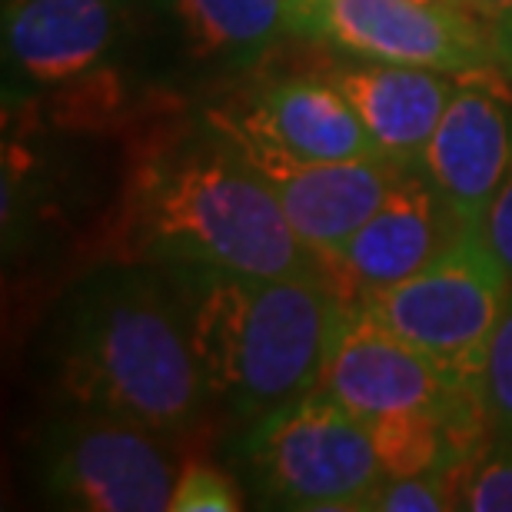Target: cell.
<instances>
[{"label": "cell", "instance_id": "cell-1", "mask_svg": "<svg viewBox=\"0 0 512 512\" xmlns=\"http://www.w3.org/2000/svg\"><path fill=\"white\" fill-rule=\"evenodd\" d=\"M170 286L210 396L260 419L320 389L350 300L330 276H247L173 266Z\"/></svg>", "mask_w": 512, "mask_h": 512}, {"label": "cell", "instance_id": "cell-2", "mask_svg": "<svg viewBox=\"0 0 512 512\" xmlns=\"http://www.w3.org/2000/svg\"><path fill=\"white\" fill-rule=\"evenodd\" d=\"M57 376L74 406L163 436L193 429L213 399L170 280L140 270L100 276L74 296Z\"/></svg>", "mask_w": 512, "mask_h": 512}, {"label": "cell", "instance_id": "cell-3", "mask_svg": "<svg viewBox=\"0 0 512 512\" xmlns=\"http://www.w3.org/2000/svg\"><path fill=\"white\" fill-rule=\"evenodd\" d=\"M140 250L173 266H210L247 276H320V256L296 237L276 193L217 133L143 180Z\"/></svg>", "mask_w": 512, "mask_h": 512}, {"label": "cell", "instance_id": "cell-4", "mask_svg": "<svg viewBox=\"0 0 512 512\" xmlns=\"http://www.w3.org/2000/svg\"><path fill=\"white\" fill-rule=\"evenodd\" d=\"M509 300V276L486 237L463 230L423 270L356 306L433 356L459 383L483 389L489 343Z\"/></svg>", "mask_w": 512, "mask_h": 512}, {"label": "cell", "instance_id": "cell-5", "mask_svg": "<svg viewBox=\"0 0 512 512\" xmlns=\"http://www.w3.org/2000/svg\"><path fill=\"white\" fill-rule=\"evenodd\" d=\"M243 456L256 493L283 509L356 512L386 479L366 423L320 389L256 419Z\"/></svg>", "mask_w": 512, "mask_h": 512}, {"label": "cell", "instance_id": "cell-6", "mask_svg": "<svg viewBox=\"0 0 512 512\" xmlns=\"http://www.w3.org/2000/svg\"><path fill=\"white\" fill-rule=\"evenodd\" d=\"M177 476L167 436L100 409L77 406L40 439V479L67 509L163 512Z\"/></svg>", "mask_w": 512, "mask_h": 512}, {"label": "cell", "instance_id": "cell-7", "mask_svg": "<svg viewBox=\"0 0 512 512\" xmlns=\"http://www.w3.org/2000/svg\"><path fill=\"white\" fill-rule=\"evenodd\" d=\"M296 37L326 40L363 60L453 77L499 67L486 20L449 0H300Z\"/></svg>", "mask_w": 512, "mask_h": 512}, {"label": "cell", "instance_id": "cell-8", "mask_svg": "<svg viewBox=\"0 0 512 512\" xmlns=\"http://www.w3.org/2000/svg\"><path fill=\"white\" fill-rule=\"evenodd\" d=\"M320 393L333 396L363 423L389 413L489 416L483 389L459 383L433 356L356 303H350L333 343Z\"/></svg>", "mask_w": 512, "mask_h": 512}, {"label": "cell", "instance_id": "cell-9", "mask_svg": "<svg viewBox=\"0 0 512 512\" xmlns=\"http://www.w3.org/2000/svg\"><path fill=\"white\" fill-rule=\"evenodd\" d=\"M213 133H220L250 167L260 173V180L276 193L280 207L306 247L316 256H330L343 247L383 197L393 190V183L403 177L406 167L376 157V160H303L247 137L230 120L213 117Z\"/></svg>", "mask_w": 512, "mask_h": 512}, {"label": "cell", "instance_id": "cell-10", "mask_svg": "<svg viewBox=\"0 0 512 512\" xmlns=\"http://www.w3.org/2000/svg\"><path fill=\"white\" fill-rule=\"evenodd\" d=\"M463 227L423 170H406L373 217L343 247L323 256L330 283L350 303L389 290L436 260Z\"/></svg>", "mask_w": 512, "mask_h": 512}, {"label": "cell", "instance_id": "cell-11", "mask_svg": "<svg viewBox=\"0 0 512 512\" xmlns=\"http://www.w3.org/2000/svg\"><path fill=\"white\" fill-rule=\"evenodd\" d=\"M512 167V117L489 90L456 87L423 153V170L463 230L483 233L489 203Z\"/></svg>", "mask_w": 512, "mask_h": 512}, {"label": "cell", "instance_id": "cell-12", "mask_svg": "<svg viewBox=\"0 0 512 512\" xmlns=\"http://www.w3.org/2000/svg\"><path fill=\"white\" fill-rule=\"evenodd\" d=\"M114 0H4V54L34 87H60L104 64Z\"/></svg>", "mask_w": 512, "mask_h": 512}, {"label": "cell", "instance_id": "cell-13", "mask_svg": "<svg viewBox=\"0 0 512 512\" xmlns=\"http://www.w3.org/2000/svg\"><path fill=\"white\" fill-rule=\"evenodd\" d=\"M247 137L303 160L383 157L356 107L330 77H290L266 87L247 117H223Z\"/></svg>", "mask_w": 512, "mask_h": 512}, {"label": "cell", "instance_id": "cell-14", "mask_svg": "<svg viewBox=\"0 0 512 512\" xmlns=\"http://www.w3.org/2000/svg\"><path fill=\"white\" fill-rule=\"evenodd\" d=\"M330 80L356 107L386 160L406 170L423 167L439 117L456 94V84L443 77V70L366 60L336 67Z\"/></svg>", "mask_w": 512, "mask_h": 512}, {"label": "cell", "instance_id": "cell-15", "mask_svg": "<svg viewBox=\"0 0 512 512\" xmlns=\"http://www.w3.org/2000/svg\"><path fill=\"white\" fill-rule=\"evenodd\" d=\"M173 10L197 57L250 60L296 37L300 0H173Z\"/></svg>", "mask_w": 512, "mask_h": 512}, {"label": "cell", "instance_id": "cell-16", "mask_svg": "<svg viewBox=\"0 0 512 512\" xmlns=\"http://www.w3.org/2000/svg\"><path fill=\"white\" fill-rule=\"evenodd\" d=\"M466 466H436L413 476H386L366 499L363 512H449L459 509Z\"/></svg>", "mask_w": 512, "mask_h": 512}, {"label": "cell", "instance_id": "cell-17", "mask_svg": "<svg viewBox=\"0 0 512 512\" xmlns=\"http://www.w3.org/2000/svg\"><path fill=\"white\" fill-rule=\"evenodd\" d=\"M459 509L469 512H512V439L496 436L463 469Z\"/></svg>", "mask_w": 512, "mask_h": 512}, {"label": "cell", "instance_id": "cell-18", "mask_svg": "<svg viewBox=\"0 0 512 512\" xmlns=\"http://www.w3.org/2000/svg\"><path fill=\"white\" fill-rule=\"evenodd\" d=\"M243 493L237 479L223 473L220 466L207 463V459H190L180 466L177 486H173L170 509L173 512H240Z\"/></svg>", "mask_w": 512, "mask_h": 512}, {"label": "cell", "instance_id": "cell-19", "mask_svg": "<svg viewBox=\"0 0 512 512\" xmlns=\"http://www.w3.org/2000/svg\"><path fill=\"white\" fill-rule=\"evenodd\" d=\"M483 396L489 419H493V433L512 439V300L496 326L493 343H489Z\"/></svg>", "mask_w": 512, "mask_h": 512}, {"label": "cell", "instance_id": "cell-20", "mask_svg": "<svg viewBox=\"0 0 512 512\" xmlns=\"http://www.w3.org/2000/svg\"><path fill=\"white\" fill-rule=\"evenodd\" d=\"M483 237L489 243V250L496 253V260L503 263V270L509 276L512 286V167L506 173L503 187L489 203V213L483 220Z\"/></svg>", "mask_w": 512, "mask_h": 512}, {"label": "cell", "instance_id": "cell-21", "mask_svg": "<svg viewBox=\"0 0 512 512\" xmlns=\"http://www.w3.org/2000/svg\"><path fill=\"white\" fill-rule=\"evenodd\" d=\"M486 20L489 34H512V0H466Z\"/></svg>", "mask_w": 512, "mask_h": 512}, {"label": "cell", "instance_id": "cell-22", "mask_svg": "<svg viewBox=\"0 0 512 512\" xmlns=\"http://www.w3.org/2000/svg\"><path fill=\"white\" fill-rule=\"evenodd\" d=\"M496 44V57H499V70L512 80V34H496L493 37Z\"/></svg>", "mask_w": 512, "mask_h": 512}, {"label": "cell", "instance_id": "cell-23", "mask_svg": "<svg viewBox=\"0 0 512 512\" xmlns=\"http://www.w3.org/2000/svg\"><path fill=\"white\" fill-rule=\"evenodd\" d=\"M449 4H463V7H469L466 0H449ZM469 10H473V7H469Z\"/></svg>", "mask_w": 512, "mask_h": 512}]
</instances>
